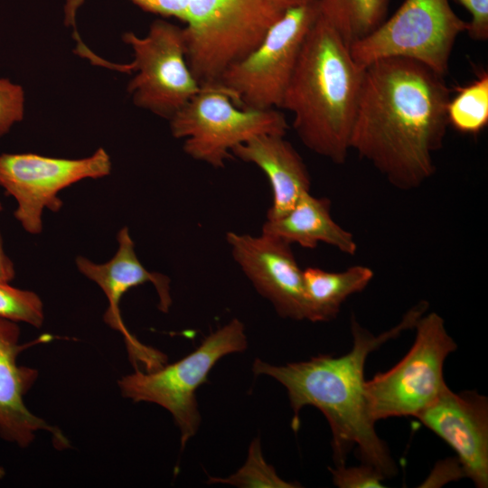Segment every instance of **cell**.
I'll list each match as a JSON object with an SVG mask.
<instances>
[{
  "label": "cell",
  "mask_w": 488,
  "mask_h": 488,
  "mask_svg": "<svg viewBox=\"0 0 488 488\" xmlns=\"http://www.w3.org/2000/svg\"><path fill=\"white\" fill-rule=\"evenodd\" d=\"M445 77L405 58H385L364 68L351 149L393 187L419 188L436 172L451 98Z\"/></svg>",
  "instance_id": "1"
},
{
  "label": "cell",
  "mask_w": 488,
  "mask_h": 488,
  "mask_svg": "<svg viewBox=\"0 0 488 488\" xmlns=\"http://www.w3.org/2000/svg\"><path fill=\"white\" fill-rule=\"evenodd\" d=\"M428 303L420 301L410 308L398 324L374 335L363 328L352 315V347L343 355L319 354L308 361L276 366L257 359L253 372L267 375L287 390L293 409L292 427H299V412L305 406L317 408L326 418L332 431V447L335 465H344L354 447L358 457L390 478L397 466L386 444L375 431L364 396V365L369 354L402 332L414 328L427 312Z\"/></svg>",
  "instance_id": "2"
},
{
  "label": "cell",
  "mask_w": 488,
  "mask_h": 488,
  "mask_svg": "<svg viewBox=\"0 0 488 488\" xmlns=\"http://www.w3.org/2000/svg\"><path fill=\"white\" fill-rule=\"evenodd\" d=\"M363 73L350 47L319 14L280 108L292 113L301 142L336 164H344L351 150Z\"/></svg>",
  "instance_id": "3"
},
{
  "label": "cell",
  "mask_w": 488,
  "mask_h": 488,
  "mask_svg": "<svg viewBox=\"0 0 488 488\" xmlns=\"http://www.w3.org/2000/svg\"><path fill=\"white\" fill-rule=\"evenodd\" d=\"M284 11L273 0H188L186 59L200 85L251 52Z\"/></svg>",
  "instance_id": "4"
},
{
  "label": "cell",
  "mask_w": 488,
  "mask_h": 488,
  "mask_svg": "<svg viewBox=\"0 0 488 488\" xmlns=\"http://www.w3.org/2000/svg\"><path fill=\"white\" fill-rule=\"evenodd\" d=\"M123 41L132 50L128 64L107 61L85 44L77 52L97 65L135 72L127 90L136 106L169 119L201 89L187 62L183 27L158 19L145 36L129 32Z\"/></svg>",
  "instance_id": "5"
},
{
  "label": "cell",
  "mask_w": 488,
  "mask_h": 488,
  "mask_svg": "<svg viewBox=\"0 0 488 488\" xmlns=\"http://www.w3.org/2000/svg\"><path fill=\"white\" fill-rule=\"evenodd\" d=\"M168 120L172 135L184 139L183 151L215 168L233 158L238 145L265 134L285 136L288 129L282 113L241 108L218 82L202 85Z\"/></svg>",
  "instance_id": "6"
},
{
  "label": "cell",
  "mask_w": 488,
  "mask_h": 488,
  "mask_svg": "<svg viewBox=\"0 0 488 488\" xmlns=\"http://www.w3.org/2000/svg\"><path fill=\"white\" fill-rule=\"evenodd\" d=\"M245 326L234 318L211 333L201 345L183 359L152 371L136 370L117 381L121 395L134 402L157 404L173 416L181 432V447L193 436L201 423L196 389L222 357L247 348Z\"/></svg>",
  "instance_id": "7"
},
{
  "label": "cell",
  "mask_w": 488,
  "mask_h": 488,
  "mask_svg": "<svg viewBox=\"0 0 488 488\" xmlns=\"http://www.w3.org/2000/svg\"><path fill=\"white\" fill-rule=\"evenodd\" d=\"M415 341L391 369L364 383L368 413L376 422L392 417H415L447 387L443 374L447 356L456 350L444 319L436 312L416 323Z\"/></svg>",
  "instance_id": "8"
},
{
  "label": "cell",
  "mask_w": 488,
  "mask_h": 488,
  "mask_svg": "<svg viewBox=\"0 0 488 488\" xmlns=\"http://www.w3.org/2000/svg\"><path fill=\"white\" fill-rule=\"evenodd\" d=\"M318 16L317 1L286 9L260 43L224 70L217 82L236 105L280 108L305 37Z\"/></svg>",
  "instance_id": "9"
},
{
  "label": "cell",
  "mask_w": 488,
  "mask_h": 488,
  "mask_svg": "<svg viewBox=\"0 0 488 488\" xmlns=\"http://www.w3.org/2000/svg\"><path fill=\"white\" fill-rule=\"evenodd\" d=\"M466 27L467 22L455 14L448 0H405L390 18L350 50L362 68L380 59L405 58L445 77L455 40Z\"/></svg>",
  "instance_id": "10"
},
{
  "label": "cell",
  "mask_w": 488,
  "mask_h": 488,
  "mask_svg": "<svg viewBox=\"0 0 488 488\" xmlns=\"http://www.w3.org/2000/svg\"><path fill=\"white\" fill-rule=\"evenodd\" d=\"M111 159L99 148L80 159L55 158L36 154H2L0 186L14 197L17 207L14 218L25 231L39 234L45 209L59 211L62 201L58 193L81 180L99 179L111 172Z\"/></svg>",
  "instance_id": "11"
},
{
  "label": "cell",
  "mask_w": 488,
  "mask_h": 488,
  "mask_svg": "<svg viewBox=\"0 0 488 488\" xmlns=\"http://www.w3.org/2000/svg\"><path fill=\"white\" fill-rule=\"evenodd\" d=\"M117 250L108 262L97 264L79 256L75 262L79 271L96 283L105 294L108 306L104 322L124 337L129 359L136 370L142 363L145 371H155L166 363L165 354L140 343L127 328L120 313V301L131 288L152 283L158 295V308L164 313L172 305L170 278L158 272L148 271L138 259L135 243L127 227L122 228L117 236Z\"/></svg>",
  "instance_id": "12"
},
{
  "label": "cell",
  "mask_w": 488,
  "mask_h": 488,
  "mask_svg": "<svg viewBox=\"0 0 488 488\" xmlns=\"http://www.w3.org/2000/svg\"><path fill=\"white\" fill-rule=\"evenodd\" d=\"M226 239L233 259L281 317L308 320L303 270L291 244L263 232L253 236L229 231Z\"/></svg>",
  "instance_id": "13"
},
{
  "label": "cell",
  "mask_w": 488,
  "mask_h": 488,
  "mask_svg": "<svg viewBox=\"0 0 488 488\" xmlns=\"http://www.w3.org/2000/svg\"><path fill=\"white\" fill-rule=\"evenodd\" d=\"M18 323L0 317V437L20 448L28 447L39 431H47L56 449L70 447L62 431L33 414L24 397L39 377L38 370L18 363L19 354L33 345L50 342L52 336L42 335L30 343H20Z\"/></svg>",
  "instance_id": "14"
},
{
  "label": "cell",
  "mask_w": 488,
  "mask_h": 488,
  "mask_svg": "<svg viewBox=\"0 0 488 488\" xmlns=\"http://www.w3.org/2000/svg\"><path fill=\"white\" fill-rule=\"evenodd\" d=\"M455 452L465 477L488 486V399L475 390L453 392L448 386L416 416Z\"/></svg>",
  "instance_id": "15"
},
{
  "label": "cell",
  "mask_w": 488,
  "mask_h": 488,
  "mask_svg": "<svg viewBox=\"0 0 488 488\" xmlns=\"http://www.w3.org/2000/svg\"><path fill=\"white\" fill-rule=\"evenodd\" d=\"M231 153L257 165L268 179L272 205L267 212V220L285 215L303 194L310 192L311 177L307 167L285 136H257L235 146Z\"/></svg>",
  "instance_id": "16"
},
{
  "label": "cell",
  "mask_w": 488,
  "mask_h": 488,
  "mask_svg": "<svg viewBox=\"0 0 488 488\" xmlns=\"http://www.w3.org/2000/svg\"><path fill=\"white\" fill-rule=\"evenodd\" d=\"M261 232L305 249H314L319 243H324L350 256L358 249L354 236L333 220L331 201L310 192L303 194L285 215L274 220L266 219Z\"/></svg>",
  "instance_id": "17"
},
{
  "label": "cell",
  "mask_w": 488,
  "mask_h": 488,
  "mask_svg": "<svg viewBox=\"0 0 488 488\" xmlns=\"http://www.w3.org/2000/svg\"><path fill=\"white\" fill-rule=\"evenodd\" d=\"M374 277L371 268L355 265L341 272L318 267L303 270L304 287L311 322L334 319L345 300L364 290Z\"/></svg>",
  "instance_id": "18"
},
{
  "label": "cell",
  "mask_w": 488,
  "mask_h": 488,
  "mask_svg": "<svg viewBox=\"0 0 488 488\" xmlns=\"http://www.w3.org/2000/svg\"><path fill=\"white\" fill-rule=\"evenodd\" d=\"M389 0H317L320 15L350 47L376 30L384 20Z\"/></svg>",
  "instance_id": "19"
},
{
  "label": "cell",
  "mask_w": 488,
  "mask_h": 488,
  "mask_svg": "<svg viewBox=\"0 0 488 488\" xmlns=\"http://www.w3.org/2000/svg\"><path fill=\"white\" fill-rule=\"evenodd\" d=\"M448 125L468 135H477L488 125V74L483 71L469 84L456 89L447 104Z\"/></svg>",
  "instance_id": "20"
},
{
  "label": "cell",
  "mask_w": 488,
  "mask_h": 488,
  "mask_svg": "<svg viewBox=\"0 0 488 488\" xmlns=\"http://www.w3.org/2000/svg\"><path fill=\"white\" fill-rule=\"evenodd\" d=\"M209 483H228L239 487L295 488L298 483L281 479L274 467L267 464L262 455L259 439L250 444L245 465L234 474L226 477H210Z\"/></svg>",
  "instance_id": "21"
},
{
  "label": "cell",
  "mask_w": 488,
  "mask_h": 488,
  "mask_svg": "<svg viewBox=\"0 0 488 488\" xmlns=\"http://www.w3.org/2000/svg\"><path fill=\"white\" fill-rule=\"evenodd\" d=\"M0 317L40 328L44 321L42 301L33 291L0 282Z\"/></svg>",
  "instance_id": "22"
},
{
  "label": "cell",
  "mask_w": 488,
  "mask_h": 488,
  "mask_svg": "<svg viewBox=\"0 0 488 488\" xmlns=\"http://www.w3.org/2000/svg\"><path fill=\"white\" fill-rule=\"evenodd\" d=\"M86 0H65L64 20L67 25L75 26L76 14ZM141 9L165 17L184 21L188 0H129Z\"/></svg>",
  "instance_id": "23"
},
{
  "label": "cell",
  "mask_w": 488,
  "mask_h": 488,
  "mask_svg": "<svg viewBox=\"0 0 488 488\" xmlns=\"http://www.w3.org/2000/svg\"><path fill=\"white\" fill-rule=\"evenodd\" d=\"M24 92L23 88L7 79L0 78V136L23 119Z\"/></svg>",
  "instance_id": "24"
},
{
  "label": "cell",
  "mask_w": 488,
  "mask_h": 488,
  "mask_svg": "<svg viewBox=\"0 0 488 488\" xmlns=\"http://www.w3.org/2000/svg\"><path fill=\"white\" fill-rule=\"evenodd\" d=\"M333 483L340 488H382L384 476L372 466L363 464L347 467L344 465L329 468Z\"/></svg>",
  "instance_id": "25"
},
{
  "label": "cell",
  "mask_w": 488,
  "mask_h": 488,
  "mask_svg": "<svg viewBox=\"0 0 488 488\" xmlns=\"http://www.w3.org/2000/svg\"><path fill=\"white\" fill-rule=\"evenodd\" d=\"M471 15L465 32L474 41L488 40V0H455Z\"/></svg>",
  "instance_id": "26"
},
{
  "label": "cell",
  "mask_w": 488,
  "mask_h": 488,
  "mask_svg": "<svg viewBox=\"0 0 488 488\" xmlns=\"http://www.w3.org/2000/svg\"><path fill=\"white\" fill-rule=\"evenodd\" d=\"M14 276L15 270L14 263L5 252L0 233V282L10 283L14 278Z\"/></svg>",
  "instance_id": "27"
},
{
  "label": "cell",
  "mask_w": 488,
  "mask_h": 488,
  "mask_svg": "<svg viewBox=\"0 0 488 488\" xmlns=\"http://www.w3.org/2000/svg\"><path fill=\"white\" fill-rule=\"evenodd\" d=\"M283 10L287 8L315 2L317 0H273Z\"/></svg>",
  "instance_id": "28"
},
{
  "label": "cell",
  "mask_w": 488,
  "mask_h": 488,
  "mask_svg": "<svg viewBox=\"0 0 488 488\" xmlns=\"http://www.w3.org/2000/svg\"><path fill=\"white\" fill-rule=\"evenodd\" d=\"M5 475V470L0 466V478H3Z\"/></svg>",
  "instance_id": "29"
},
{
  "label": "cell",
  "mask_w": 488,
  "mask_h": 488,
  "mask_svg": "<svg viewBox=\"0 0 488 488\" xmlns=\"http://www.w3.org/2000/svg\"><path fill=\"white\" fill-rule=\"evenodd\" d=\"M3 210V206H2V203L0 202V211Z\"/></svg>",
  "instance_id": "30"
}]
</instances>
